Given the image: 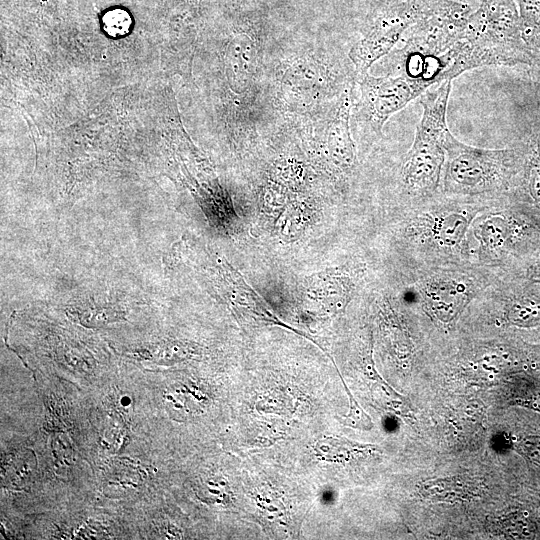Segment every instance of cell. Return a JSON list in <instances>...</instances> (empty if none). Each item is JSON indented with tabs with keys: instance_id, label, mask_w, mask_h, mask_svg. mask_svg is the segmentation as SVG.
<instances>
[{
	"instance_id": "e0dca14e",
	"label": "cell",
	"mask_w": 540,
	"mask_h": 540,
	"mask_svg": "<svg viewBox=\"0 0 540 540\" xmlns=\"http://www.w3.org/2000/svg\"><path fill=\"white\" fill-rule=\"evenodd\" d=\"M523 449L531 459L540 463V438L525 439Z\"/></svg>"
},
{
	"instance_id": "30bf717a",
	"label": "cell",
	"mask_w": 540,
	"mask_h": 540,
	"mask_svg": "<svg viewBox=\"0 0 540 540\" xmlns=\"http://www.w3.org/2000/svg\"><path fill=\"white\" fill-rule=\"evenodd\" d=\"M475 236L485 252L495 254L503 249L510 239V221L501 214L487 215L477 222Z\"/></svg>"
},
{
	"instance_id": "d6986e66",
	"label": "cell",
	"mask_w": 540,
	"mask_h": 540,
	"mask_svg": "<svg viewBox=\"0 0 540 540\" xmlns=\"http://www.w3.org/2000/svg\"><path fill=\"white\" fill-rule=\"evenodd\" d=\"M460 1H463V0H460Z\"/></svg>"
},
{
	"instance_id": "2e32d148",
	"label": "cell",
	"mask_w": 540,
	"mask_h": 540,
	"mask_svg": "<svg viewBox=\"0 0 540 540\" xmlns=\"http://www.w3.org/2000/svg\"><path fill=\"white\" fill-rule=\"evenodd\" d=\"M527 185L532 198L540 202V156L531 163L527 175Z\"/></svg>"
},
{
	"instance_id": "7c38bea8",
	"label": "cell",
	"mask_w": 540,
	"mask_h": 540,
	"mask_svg": "<svg viewBox=\"0 0 540 540\" xmlns=\"http://www.w3.org/2000/svg\"><path fill=\"white\" fill-rule=\"evenodd\" d=\"M366 446L359 445L345 439L334 437H324L314 445L316 456L325 461H340L356 450H361Z\"/></svg>"
},
{
	"instance_id": "ac0fdd59",
	"label": "cell",
	"mask_w": 540,
	"mask_h": 540,
	"mask_svg": "<svg viewBox=\"0 0 540 540\" xmlns=\"http://www.w3.org/2000/svg\"><path fill=\"white\" fill-rule=\"evenodd\" d=\"M540 400V399H539ZM534 407L540 411V401L534 404Z\"/></svg>"
},
{
	"instance_id": "ba28073f",
	"label": "cell",
	"mask_w": 540,
	"mask_h": 540,
	"mask_svg": "<svg viewBox=\"0 0 540 540\" xmlns=\"http://www.w3.org/2000/svg\"><path fill=\"white\" fill-rule=\"evenodd\" d=\"M226 279L230 284L231 301L244 314L255 316L262 322L279 324L290 328L281 322L278 317L269 309L259 294L243 279V277L232 268L225 264Z\"/></svg>"
},
{
	"instance_id": "8992f818",
	"label": "cell",
	"mask_w": 540,
	"mask_h": 540,
	"mask_svg": "<svg viewBox=\"0 0 540 540\" xmlns=\"http://www.w3.org/2000/svg\"><path fill=\"white\" fill-rule=\"evenodd\" d=\"M352 102L353 84L349 83L327 128V152L333 164L342 171H351L356 164L355 146L349 127Z\"/></svg>"
},
{
	"instance_id": "8fae6325",
	"label": "cell",
	"mask_w": 540,
	"mask_h": 540,
	"mask_svg": "<svg viewBox=\"0 0 540 540\" xmlns=\"http://www.w3.org/2000/svg\"><path fill=\"white\" fill-rule=\"evenodd\" d=\"M352 285L348 277L341 274H324L314 279L308 288V296L322 298L327 296V299L336 301L339 306H343L349 299Z\"/></svg>"
},
{
	"instance_id": "4fadbf2b",
	"label": "cell",
	"mask_w": 540,
	"mask_h": 540,
	"mask_svg": "<svg viewBox=\"0 0 540 540\" xmlns=\"http://www.w3.org/2000/svg\"><path fill=\"white\" fill-rule=\"evenodd\" d=\"M523 30L540 28V0H517Z\"/></svg>"
},
{
	"instance_id": "9a60e30c",
	"label": "cell",
	"mask_w": 540,
	"mask_h": 540,
	"mask_svg": "<svg viewBox=\"0 0 540 540\" xmlns=\"http://www.w3.org/2000/svg\"><path fill=\"white\" fill-rule=\"evenodd\" d=\"M288 76L291 82H296L298 85L309 87L316 80L318 73H316L315 67L311 64H299L297 66H292L289 70Z\"/></svg>"
},
{
	"instance_id": "277c9868",
	"label": "cell",
	"mask_w": 540,
	"mask_h": 540,
	"mask_svg": "<svg viewBox=\"0 0 540 540\" xmlns=\"http://www.w3.org/2000/svg\"><path fill=\"white\" fill-rule=\"evenodd\" d=\"M424 0H395L371 21L364 36L349 52L356 73L361 76L390 52L402 34L419 18Z\"/></svg>"
},
{
	"instance_id": "6da1fadb",
	"label": "cell",
	"mask_w": 540,
	"mask_h": 540,
	"mask_svg": "<svg viewBox=\"0 0 540 540\" xmlns=\"http://www.w3.org/2000/svg\"><path fill=\"white\" fill-rule=\"evenodd\" d=\"M452 80H447L420 96L422 116L413 144L401 168V181L413 196L433 194L441 179L445 162L443 138L447 127L446 112Z\"/></svg>"
},
{
	"instance_id": "9c48e42d",
	"label": "cell",
	"mask_w": 540,
	"mask_h": 540,
	"mask_svg": "<svg viewBox=\"0 0 540 540\" xmlns=\"http://www.w3.org/2000/svg\"><path fill=\"white\" fill-rule=\"evenodd\" d=\"M255 59V45L246 34H242L232 41L229 49L228 78L231 89L235 93H242L248 88Z\"/></svg>"
},
{
	"instance_id": "7a4b0ae2",
	"label": "cell",
	"mask_w": 540,
	"mask_h": 540,
	"mask_svg": "<svg viewBox=\"0 0 540 540\" xmlns=\"http://www.w3.org/2000/svg\"><path fill=\"white\" fill-rule=\"evenodd\" d=\"M443 187L448 194L478 195L502 188L508 177L511 152L482 149L455 138L449 129L443 138Z\"/></svg>"
},
{
	"instance_id": "5bb4252c",
	"label": "cell",
	"mask_w": 540,
	"mask_h": 540,
	"mask_svg": "<svg viewBox=\"0 0 540 540\" xmlns=\"http://www.w3.org/2000/svg\"><path fill=\"white\" fill-rule=\"evenodd\" d=\"M103 24L108 34L121 36L128 32L131 20L127 12L118 9L106 13Z\"/></svg>"
},
{
	"instance_id": "52a82bcc",
	"label": "cell",
	"mask_w": 540,
	"mask_h": 540,
	"mask_svg": "<svg viewBox=\"0 0 540 540\" xmlns=\"http://www.w3.org/2000/svg\"><path fill=\"white\" fill-rule=\"evenodd\" d=\"M463 209L434 211L423 222L425 234L442 249H454L463 244L471 223V215Z\"/></svg>"
},
{
	"instance_id": "3957f363",
	"label": "cell",
	"mask_w": 540,
	"mask_h": 540,
	"mask_svg": "<svg viewBox=\"0 0 540 540\" xmlns=\"http://www.w3.org/2000/svg\"><path fill=\"white\" fill-rule=\"evenodd\" d=\"M360 77V102L357 121L364 133L382 134L385 122L409 102L429 88L402 75L375 77L367 73Z\"/></svg>"
},
{
	"instance_id": "5b68a950",
	"label": "cell",
	"mask_w": 540,
	"mask_h": 540,
	"mask_svg": "<svg viewBox=\"0 0 540 540\" xmlns=\"http://www.w3.org/2000/svg\"><path fill=\"white\" fill-rule=\"evenodd\" d=\"M419 292L426 307L443 320L455 317L472 296L470 284L446 276L423 282Z\"/></svg>"
}]
</instances>
